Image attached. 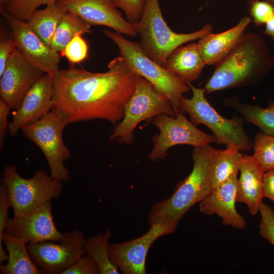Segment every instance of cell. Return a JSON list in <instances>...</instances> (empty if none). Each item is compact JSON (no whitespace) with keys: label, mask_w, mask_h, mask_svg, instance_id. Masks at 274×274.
<instances>
[{"label":"cell","mask_w":274,"mask_h":274,"mask_svg":"<svg viewBox=\"0 0 274 274\" xmlns=\"http://www.w3.org/2000/svg\"><path fill=\"white\" fill-rule=\"evenodd\" d=\"M104 73H93L70 65L58 70L53 81V108L67 125L102 119L116 124L124 117L134 92L136 74L124 59H113Z\"/></svg>","instance_id":"6da1fadb"},{"label":"cell","mask_w":274,"mask_h":274,"mask_svg":"<svg viewBox=\"0 0 274 274\" xmlns=\"http://www.w3.org/2000/svg\"><path fill=\"white\" fill-rule=\"evenodd\" d=\"M274 67V57L260 36L244 33L231 52L215 66L207 82V94L254 85Z\"/></svg>","instance_id":"7a4b0ae2"},{"label":"cell","mask_w":274,"mask_h":274,"mask_svg":"<svg viewBox=\"0 0 274 274\" xmlns=\"http://www.w3.org/2000/svg\"><path fill=\"white\" fill-rule=\"evenodd\" d=\"M220 150L209 144L193 148L192 172L177 184L169 197L151 206L148 215L149 224L162 221L178 225L192 206L210 195L213 189L212 168Z\"/></svg>","instance_id":"3957f363"},{"label":"cell","mask_w":274,"mask_h":274,"mask_svg":"<svg viewBox=\"0 0 274 274\" xmlns=\"http://www.w3.org/2000/svg\"><path fill=\"white\" fill-rule=\"evenodd\" d=\"M136 25L143 51L163 67L169 55L176 48L187 42L200 39L213 30L212 25L207 23L200 30L192 33L174 32L164 19L159 0H145L142 16Z\"/></svg>","instance_id":"277c9868"},{"label":"cell","mask_w":274,"mask_h":274,"mask_svg":"<svg viewBox=\"0 0 274 274\" xmlns=\"http://www.w3.org/2000/svg\"><path fill=\"white\" fill-rule=\"evenodd\" d=\"M104 33L117 45L121 56L133 72L150 83L158 93L168 97L177 115L180 112L183 94L191 89L190 87L147 56L140 43L128 40L117 31L105 29Z\"/></svg>","instance_id":"5b68a950"},{"label":"cell","mask_w":274,"mask_h":274,"mask_svg":"<svg viewBox=\"0 0 274 274\" xmlns=\"http://www.w3.org/2000/svg\"><path fill=\"white\" fill-rule=\"evenodd\" d=\"M192 91L191 98L183 97L180 101V112L188 113L190 121L195 126L203 124L213 132L218 145L233 146L239 150L249 151L252 143L246 134L242 117L227 119L221 116L210 104L204 96L205 88H198L188 83Z\"/></svg>","instance_id":"8992f818"},{"label":"cell","mask_w":274,"mask_h":274,"mask_svg":"<svg viewBox=\"0 0 274 274\" xmlns=\"http://www.w3.org/2000/svg\"><path fill=\"white\" fill-rule=\"evenodd\" d=\"M2 183L6 186L14 217H21L42 204L58 198L62 182L43 169L37 170L28 179L22 177L15 165H7L2 173Z\"/></svg>","instance_id":"52a82bcc"},{"label":"cell","mask_w":274,"mask_h":274,"mask_svg":"<svg viewBox=\"0 0 274 274\" xmlns=\"http://www.w3.org/2000/svg\"><path fill=\"white\" fill-rule=\"evenodd\" d=\"M162 113L176 116L168 97L158 93L150 83L136 74L134 92L126 105L123 118L113 130L110 141L132 144L134 130L138 124L145 120L151 121Z\"/></svg>","instance_id":"ba28073f"},{"label":"cell","mask_w":274,"mask_h":274,"mask_svg":"<svg viewBox=\"0 0 274 274\" xmlns=\"http://www.w3.org/2000/svg\"><path fill=\"white\" fill-rule=\"evenodd\" d=\"M66 125L61 116L51 110L37 121L21 129L43 153L50 169V175L62 182L70 178V171L64 163L71 156L62 136Z\"/></svg>","instance_id":"9c48e42d"},{"label":"cell","mask_w":274,"mask_h":274,"mask_svg":"<svg viewBox=\"0 0 274 274\" xmlns=\"http://www.w3.org/2000/svg\"><path fill=\"white\" fill-rule=\"evenodd\" d=\"M151 121L156 126L159 133L152 138L153 147L148 158L152 162L165 158L167 150L177 145H189L194 147L216 143L213 135L200 130L180 112L176 117L162 113L154 117Z\"/></svg>","instance_id":"30bf717a"},{"label":"cell","mask_w":274,"mask_h":274,"mask_svg":"<svg viewBox=\"0 0 274 274\" xmlns=\"http://www.w3.org/2000/svg\"><path fill=\"white\" fill-rule=\"evenodd\" d=\"M63 234L58 243L43 241L27 244L31 259L43 273L61 274L86 254L87 239L82 231L75 229Z\"/></svg>","instance_id":"8fae6325"},{"label":"cell","mask_w":274,"mask_h":274,"mask_svg":"<svg viewBox=\"0 0 274 274\" xmlns=\"http://www.w3.org/2000/svg\"><path fill=\"white\" fill-rule=\"evenodd\" d=\"M150 225L149 230L137 238L110 244L109 257L122 273L146 274V259L150 248L160 236L174 233L178 225L161 221Z\"/></svg>","instance_id":"7c38bea8"},{"label":"cell","mask_w":274,"mask_h":274,"mask_svg":"<svg viewBox=\"0 0 274 274\" xmlns=\"http://www.w3.org/2000/svg\"><path fill=\"white\" fill-rule=\"evenodd\" d=\"M3 19L10 28L17 48L31 64L51 76L59 70L58 52L47 46L32 31L27 22L0 10Z\"/></svg>","instance_id":"4fadbf2b"},{"label":"cell","mask_w":274,"mask_h":274,"mask_svg":"<svg viewBox=\"0 0 274 274\" xmlns=\"http://www.w3.org/2000/svg\"><path fill=\"white\" fill-rule=\"evenodd\" d=\"M45 73L31 64L16 48L0 77V97L17 109L27 92Z\"/></svg>","instance_id":"5bb4252c"},{"label":"cell","mask_w":274,"mask_h":274,"mask_svg":"<svg viewBox=\"0 0 274 274\" xmlns=\"http://www.w3.org/2000/svg\"><path fill=\"white\" fill-rule=\"evenodd\" d=\"M56 3L91 26H108L131 37L138 35L136 23H130L123 17L113 0H57Z\"/></svg>","instance_id":"9a60e30c"},{"label":"cell","mask_w":274,"mask_h":274,"mask_svg":"<svg viewBox=\"0 0 274 274\" xmlns=\"http://www.w3.org/2000/svg\"><path fill=\"white\" fill-rule=\"evenodd\" d=\"M5 231L28 243L59 242L63 236L54 222L51 201L21 217L8 218Z\"/></svg>","instance_id":"2e32d148"},{"label":"cell","mask_w":274,"mask_h":274,"mask_svg":"<svg viewBox=\"0 0 274 274\" xmlns=\"http://www.w3.org/2000/svg\"><path fill=\"white\" fill-rule=\"evenodd\" d=\"M53 81L51 75H43L31 87L19 108L15 110L8 130L15 136L19 129L35 122L53 108Z\"/></svg>","instance_id":"e0dca14e"},{"label":"cell","mask_w":274,"mask_h":274,"mask_svg":"<svg viewBox=\"0 0 274 274\" xmlns=\"http://www.w3.org/2000/svg\"><path fill=\"white\" fill-rule=\"evenodd\" d=\"M237 178L232 175L217 187L213 189L210 195L199 202L200 212L206 215L216 214L222 220L224 226L244 229L247 222L235 208Z\"/></svg>","instance_id":"ac0fdd59"},{"label":"cell","mask_w":274,"mask_h":274,"mask_svg":"<svg viewBox=\"0 0 274 274\" xmlns=\"http://www.w3.org/2000/svg\"><path fill=\"white\" fill-rule=\"evenodd\" d=\"M239 170L240 177L237 180L236 201L246 204L250 214L256 215L264 197L263 181L264 172L253 155L246 154L243 155Z\"/></svg>","instance_id":"d6986e66"},{"label":"cell","mask_w":274,"mask_h":274,"mask_svg":"<svg viewBox=\"0 0 274 274\" xmlns=\"http://www.w3.org/2000/svg\"><path fill=\"white\" fill-rule=\"evenodd\" d=\"M252 22L250 17H243L233 27L219 33H209L197 43L206 64L216 66L235 47Z\"/></svg>","instance_id":"ffe728a7"},{"label":"cell","mask_w":274,"mask_h":274,"mask_svg":"<svg viewBox=\"0 0 274 274\" xmlns=\"http://www.w3.org/2000/svg\"><path fill=\"white\" fill-rule=\"evenodd\" d=\"M206 65L197 43H192L174 50L164 67L187 84L199 77Z\"/></svg>","instance_id":"44dd1931"},{"label":"cell","mask_w":274,"mask_h":274,"mask_svg":"<svg viewBox=\"0 0 274 274\" xmlns=\"http://www.w3.org/2000/svg\"><path fill=\"white\" fill-rule=\"evenodd\" d=\"M3 242L9 258L6 264H1L2 274H42L43 273L30 258L27 242L14 237L4 231Z\"/></svg>","instance_id":"7402d4cb"},{"label":"cell","mask_w":274,"mask_h":274,"mask_svg":"<svg viewBox=\"0 0 274 274\" xmlns=\"http://www.w3.org/2000/svg\"><path fill=\"white\" fill-rule=\"evenodd\" d=\"M223 102L226 107L235 110L245 121L258 127L264 133L274 136V101H269L266 108L242 103L235 96L226 98Z\"/></svg>","instance_id":"603a6c76"},{"label":"cell","mask_w":274,"mask_h":274,"mask_svg":"<svg viewBox=\"0 0 274 274\" xmlns=\"http://www.w3.org/2000/svg\"><path fill=\"white\" fill-rule=\"evenodd\" d=\"M66 11L56 3L37 10L27 23L37 36L50 47L57 26Z\"/></svg>","instance_id":"cb8c5ba5"},{"label":"cell","mask_w":274,"mask_h":274,"mask_svg":"<svg viewBox=\"0 0 274 274\" xmlns=\"http://www.w3.org/2000/svg\"><path fill=\"white\" fill-rule=\"evenodd\" d=\"M243 155L233 146L220 150L214 161L211 175L213 188L220 186L232 175L237 176Z\"/></svg>","instance_id":"d4e9b609"},{"label":"cell","mask_w":274,"mask_h":274,"mask_svg":"<svg viewBox=\"0 0 274 274\" xmlns=\"http://www.w3.org/2000/svg\"><path fill=\"white\" fill-rule=\"evenodd\" d=\"M111 232L108 229L105 233H99L90 237L84 246L86 254L91 256L97 263L100 274H118V267L108 255Z\"/></svg>","instance_id":"484cf974"},{"label":"cell","mask_w":274,"mask_h":274,"mask_svg":"<svg viewBox=\"0 0 274 274\" xmlns=\"http://www.w3.org/2000/svg\"><path fill=\"white\" fill-rule=\"evenodd\" d=\"M91 26L78 16L66 12L57 26L51 48L57 52H61L77 33H88Z\"/></svg>","instance_id":"4316f807"},{"label":"cell","mask_w":274,"mask_h":274,"mask_svg":"<svg viewBox=\"0 0 274 274\" xmlns=\"http://www.w3.org/2000/svg\"><path fill=\"white\" fill-rule=\"evenodd\" d=\"M253 148V156L262 170L265 173L274 169V136L258 132L255 134Z\"/></svg>","instance_id":"83f0119b"},{"label":"cell","mask_w":274,"mask_h":274,"mask_svg":"<svg viewBox=\"0 0 274 274\" xmlns=\"http://www.w3.org/2000/svg\"><path fill=\"white\" fill-rule=\"evenodd\" d=\"M57 0H10L3 8L10 14L22 21H28L39 7L56 3Z\"/></svg>","instance_id":"f1b7e54d"},{"label":"cell","mask_w":274,"mask_h":274,"mask_svg":"<svg viewBox=\"0 0 274 274\" xmlns=\"http://www.w3.org/2000/svg\"><path fill=\"white\" fill-rule=\"evenodd\" d=\"M78 32L61 52L71 63H79L88 56V46L86 40Z\"/></svg>","instance_id":"f546056e"},{"label":"cell","mask_w":274,"mask_h":274,"mask_svg":"<svg viewBox=\"0 0 274 274\" xmlns=\"http://www.w3.org/2000/svg\"><path fill=\"white\" fill-rule=\"evenodd\" d=\"M11 207L9 193L5 185L2 183L0 185V261H5L8 259V254L4 248L3 235L8 219V210Z\"/></svg>","instance_id":"4dcf8cb0"},{"label":"cell","mask_w":274,"mask_h":274,"mask_svg":"<svg viewBox=\"0 0 274 274\" xmlns=\"http://www.w3.org/2000/svg\"><path fill=\"white\" fill-rule=\"evenodd\" d=\"M259 212L261 215L259 233L274 247V211L262 202Z\"/></svg>","instance_id":"1f68e13d"},{"label":"cell","mask_w":274,"mask_h":274,"mask_svg":"<svg viewBox=\"0 0 274 274\" xmlns=\"http://www.w3.org/2000/svg\"><path fill=\"white\" fill-rule=\"evenodd\" d=\"M249 4V13L256 26L265 24L274 15V7L266 1L252 0Z\"/></svg>","instance_id":"d6a6232c"},{"label":"cell","mask_w":274,"mask_h":274,"mask_svg":"<svg viewBox=\"0 0 274 274\" xmlns=\"http://www.w3.org/2000/svg\"><path fill=\"white\" fill-rule=\"evenodd\" d=\"M17 48L15 41L11 31L3 25L0 29V77L2 75L8 60Z\"/></svg>","instance_id":"836d02e7"},{"label":"cell","mask_w":274,"mask_h":274,"mask_svg":"<svg viewBox=\"0 0 274 274\" xmlns=\"http://www.w3.org/2000/svg\"><path fill=\"white\" fill-rule=\"evenodd\" d=\"M115 6L122 9L126 19L131 23L138 22L142 16L145 0H113Z\"/></svg>","instance_id":"e575fe53"},{"label":"cell","mask_w":274,"mask_h":274,"mask_svg":"<svg viewBox=\"0 0 274 274\" xmlns=\"http://www.w3.org/2000/svg\"><path fill=\"white\" fill-rule=\"evenodd\" d=\"M100 274L95 260L87 254L82 256L74 264L63 270L61 274Z\"/></svg>","instance_id":"d590c367"},{"label":"cell","mask_w":274,"mask_h":274,"mask_svg":"<svg viewBox=\"0 0 274 274\" xmlns=\"http://www.w3.org/2000/svg\"><path fill=\"white\" fill-rule=\"evenodd\" d=\"M11 109L5 101L0 99V149L2 150L5 138L8 130V115Z\"/></svg>","instance_id":"8d00e7d4"},{"label":"cell","mask_w":274,"mask_h":274,"mask_svg":"<svg viewBox=\"0 0 274 274\" xmlns=\"http://www.w3.org/2000/svg\"><path fill=\"white\" fill-rule=\"evenodd\" d=\"M264 197H267L274 203V169L264 173L263 181Z\"/></svg>","instance_id":"74e56055"},{"label":"cell","mask_w":274,"mask_h":274,"mask_svg":"<svg viewBox=\"0 0 274 274\" xmlns=\"http://www.w3.org/2000/svg\"><path fill=\"white\" fill-rule=\"evenodd\" d=\"M264 33L274 40V15L265 23Z\"/></svg>","instance_id":"f35d334b"},{"label":"cell","mask_w":274,"mask_h":274,"mask_svg":"<svg viewBox=\"0 0 274 274\" xmlns=\"http://www.w3.org/2000/svg\"><path fill=\"white\" fill-rule=\"evenodd\" d=\"M10 0H0V9L3 8L4 6L10 1Z\"/></svg>","instance_id":"ab89813d"},{"label":"cell","mask_w":274,"mask_h":274,"mask_svg":"<svg viewBox=\"0 0 274 274\" xmlns=\"http://www.w3.org/2000/svg\"><path fill=\"white\" fill-rule=\"evenodd\" d=\"M270 3L274 7V0H265Z\"/></svg>","instance_id":"60d3db41"}]
</instances>
